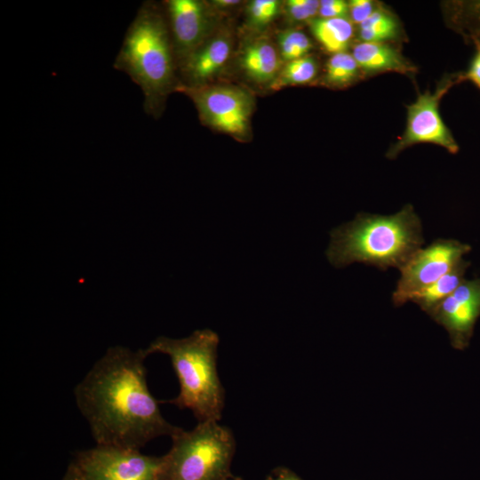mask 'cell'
Returning <instances> with one entry per match:
<instances>
[{
  "instance_id": "f1b7e54d",
  "label": "cell",
  "mask_w": 480,
  "mask_h": 480,
  "mask_svg": "<svg viewBox=\"0 0 480 480\" xmlns=\"http://www.w3.org/2000/svg\"><path fill=\"white\" fill-rule=\"evenodd\" d=\"M240 2L237 0H215L212 2V4L220 8L231 7L236 4H238Z\"/></svg>"
},
{
  "instance_id": "7a4b0ae2",
  "label": "cell",
  "mask_w": 480,
  "mask_h": 480,
  "mask_svg": "<svg viewBox=\"0 0 480 480\" xmlns=\"http://www.w3.org/2000/svg\"><path fill=\"white\" fill-rule=\"evenodd\" d=\"M424 242L421 221L413 206L392 215L358 213L331 232L329 262L342 268L354 262L400 269Z\"/></svg>"
},
{
  "instance_id": "e0dca14e",
  "label": "cell",
  "mask_w": 480,
  "mask_h": 480,
  "mask_svg": "<svg viewBox=\"0 0 480 480\" xmlns=\"http://www.w3.org/2000/svg\"><path fill=\"white\" fill-rule=\"evenodd\" d=\"M315 38L332 53L347 52L356 34L355 25L348 18H316L309 23Z\"/></svg>"
},
{
  "instance_id": "7c38bea8",
  "label": "cell",
  "mask_w": 480,
  "mask_h": 480,
  "mask_svg": "<svg viewBox=\"0 0 480 480\" xmlns=\"http://www.w3.org/2000/svg\"><path fill=\"white\" fill-rule=\"evenodd\" d=\"M351 54L363 76L396 72L413 78L417 72V67L403 54L397 44L356 42Z\"/></svg>"
},
{
  "instance_id": "4316f807",
  "label": "cell",
  "mask_w": 480,
  "mask_h": 480,
  "mask_svg": "<svg viewBox=\"0 0 480 480\" xmlns=\"http://www.w3.org/2000/svg\"><path fill=\"white\" fill-rule=\"evenodd\" d=\"M265 480H303L296 473L285 467H277Z\"/></svg>"
},
{
  "instance_id": "ba28073f",
  "label": "cell",
  "mask_w": 480,
  "mask_h": 480,
  "mask_svg": "<svg viewBox=\"0 0 480 480\" xmlns=\"http://www.w3.org/2000/svg\"><path fill=\"white\" fill-rule=\"evenodd\" d=\"M470 250L468 244L442 238L417 250L399 269L401 276L392 295L394 304L406 303L411 294L451 271Z\"/></svg>"
},
{
  "instance_id": "5b68a950",
  "label": "cell",
  "mask_w": 480,
  "mask_h": 480,
  "mask_svg": "<svg viewBox=\"0 0 480 480\" xmlns=\"http://www.w3.org/2000/svg\"><path fill=\"white\" fill-rule=\"evenodd\" d=\"M163 455L162 480H228L236 451L232 431L216 420L198 421L181 428Z\"/></svg>"
},
{
  "instance_id": "8992f818",
  "label": "cell",
  "mask_w": 480,
  "mask_h": 480,
  "mask_svg": "<svg viewBox=\"0 0 480 480\" xmlns=\"http://www.w3.org/2000/svg\"><path fill=\"white\" fill-rule=\"evenodd\" d=\"M463 71L445 74L433 92H419L416 100L406 105V125L398 140L389 146L386 157L393 160L404 149L420 143L440 146L457 154L460 146L440 114V102L456 84L463 83Z\"/></svg>"
},
{
  "instance_id": "3957f363",
  "label": "cell",
  "mask_w": 480,
  "mask_h": 480,
  "mask_svg": "<svg viewBox=\"0 0 480 480\" xmlns=\"http://www.w3.org/2000/svg\"><path fill=\"white\" fill-rule=\"evenodd\" d=\"M176 62L164 16L155 4L143 3L125 33L113 67L141 89L148 114L159 116L168 94L179 88Z\"/></svg>"
},
{
  "instance_id": "5bb4252c",
  "label": "cell",
  "mask_w": 480,
  "mask_h": 480,
  "mask_svg": "<svg viewBox=\"0 0 480 480\" xmlns=\"http://www.w3.org/2000/svg\"><path fill=\"white\" fill-rule=\"evenodd\" d=\"M278 53L271 42L260 38L244 47L240 65L252 80L272 84L280 72L281 60Z\"/></svg>"
},
{
  "instance_id": "ffe728a7",
  "label": "cell",
  "mask_w": 480,
  "mask_h": 480,
  "mask_svg": "<svg viewBox=\"0 0 480 480\" xmlns=\"http://www.w3.org/2000/svg\"><path fill=\"white\" fill-rule=\"evenodd\" d=\"M318 63L312 56H306L286 63L271 84L273 89L288 85L306 84L314 81L318 73Z\"/></svg>"
},
{
  "instance_id": "7402d4cb",
  "label": "cell",
  "mask_w": 480,
  "mask_h": 480,
  "mask_svg": "<svg viewBox=\"0 0 480 480\" xmlns=\"http://www.w3.org/2000/svg\"><path fill=\"white\" fill-rule=\"evenodd\" d=\"M276 0H253L247 7L248 24L253 28H262L270 23L279 12Z\"/></svg>"
},
{
  "instance_id": "9a60e30c",
  "label": "cell",
  "mask_w": 480,
  "mask_h": 480,
  "mask_svg": "<svg viewBox=\"0 0 480 480\" xmlns=\"http://www.w3.org/2000/svg\"><path fill=\"white\" fill-rule=\"evenodd\" d=\"M446 26L468 44H480V0H452L441 4Z\"/></svg>"
},
{
  "instance_id": "44dd1931",
  "label": "cell",
  "mask_w": 480,
  "mask_h": 480,
  "mask_svg": "<svg viewBox=\"0 0 480 480\" xmlns=\"http://www.w3.org/2000/svg\"><path fill=\"white\" fill-rule=\"evenodd\" d=\"M277 44L279 55L286 62L308 56L313 48L310 38L303 31L296 28L279 33Z\"/></svg>"
},
{
  "instance_id": "d6986e66",
  "label": "cell",
  "mask_w": 480,
  "mask_h": 480,
  "mask_svg": "<svg viewBox=\"0 0 480 480\" xmlns=\"http://www.w3.org/2000/svg\"><path fill=\"white\" fill-rule=\"evenodd\" d=\"M362 77V72L351 52H343L332 54L328 59L323 82L330 87L344 88Z\"/></svg>"
},
{
  "instance_id": "f546056e",
  "label": "cell",
  "mask_w": 480,
  "mask_h": 480,
  "mask_svg": "<svg viewBox=\"0 0 480 480\" xmlns=\"http://www.w3.org/2000/svg\"><path fill=\"white\" fill-rule=\"evenodd\" d=\"M228 480H243L242 478L240 477H237V476H232L230 478H228Z\"/></svg>"
},
{
  "instance_id": "52a82bcc",
  "label": "cell",
  "mask_w": 480,
  "mask_h": 480,
  "mask_svg": "<svg viewBox=\"0 0 480 480\" xmlns=\"http://www.w3.org/2000/svg\"><path fill=\"white\" fill-rule=\"evenodd\" d=\"M163 456L96 444L78 452L70 465L84 480H162Z\"/></svg>"
},
{
  "instance_id": "603a6c76",
  "label": "cell",
  "mask_w": 480,
  "mask_h": 480,
  "mask_svg": "<svg viewBox=\"0 0 480 480\" xmlns=\"http://www.w3.org/2000/svg\"><path fill=\"white\" fill-rule=\"evenodd\" d=\"M319 6L317 0H288L284 4V12L291 21L309 24L318 17Z\"/></svg>"
},
{
  "instance_id": "484cf974",
  "label": "cell",
  "mask_w": 480,
  "mask_h": 480,
  "mask_svg": "<svg viewBox=\"0 0 480 480\" xmlns=\"http://www.w3.org/2000/svg\"><path fill=\"white\" fill-rule=\"evenodd\" d=\"M475 54L472 57L468 68L463 71V79L469 81L480 89V44H474Z\"/></svg>"
},
{
  "instance_id": "30bf717a",
  "label": "cell",
  "mask_w": 480,
  "mask_h": 480,
  "mask_svg": "<svg viewBox=\"0 0 480 480\" xmlns=\"http://www.w3.org/2000/svg\"><path fill=\"white\" fill-rule=\"evenodd\" d=\"M165 5L173 51L180 68L209 39L213 20L206 4L199 0H170Z\"/></svg>"
},
{
  "instance_id": "ac0fdd59",
  "label": "cell",
  "mask_w": 480,
  "mask_h": 480,
  "mask_svg": "<svg viewBox=\"0 0 480 480\" xmlns=\"http://www.w3.org/2000/svg\"><path fill=\"white\" fill-rule=\"evenodd\" d=\"M469 262L464 259L451 271L444 275L435 283L413 292L408 301H412L424 311L430 314L445 298L452 294L465 280V274Z\"/></svg>"
},
{
  "instance_id": "2e32d148",
  "label": "cell",
  "mask_w": 480,
  "mask_h": 480,
  "mask_svg": "<svg viewBox=\"0 0 480 480\" xmlns=\"http://www.w3.org/2000/svg\"><path fill=\"white\" fill-rule=\"evenodd\" d=\"M357 42L398 44L406 39L399 18L380 3L372 15L356 29Z\"/></svg>"
},
{
  "instance_id": "6da1fadb",
  "label": "cell",
  "mask_w": 480,
  "mask_h": 480,
  "mask_svg": "<svg viewBox=\"0 0 480 480\" xmlns=\"http://www.w3.org/2000/svg\"><path fill=\"white\" fill-rule=\"evenodd\" d=\"M144 349L108 348L74 388L76 406L100 445L140 450L181 428L162 415L149 391Z\"/></svg>"
},
{
  "instance_id": "cb8c5ba5",
  "label": "cell",
  "mask_w": 480,
  "mask_h": 480,
  "mask_svg": "<svg viewBox=\"0 0 480 480\" xmlns=\"http://www.w3.org/2000/svg\"><path fill=\"white\" fill-rule=\"evenodd\" d=\"M348 4V18L354 25L364 22L375 11L380 2L372 0H350Z\"/></svg>"
},
{
  "instance_id": "d4e9b609",
  "label": "cell",
  "mask_w": 480,
  "mask_h": 480,
  "mask_svg": "<svg viewBox=\"0 0 480 480\" xmlns=\"http://www.w3.org/2000/svg\"><path fill=\"white\" fill-rule=\"evenodd\" d=\"M318 17L324 19L348 18V4L343 0H322L320 1Z\"/></svg>"
},
{
  "instance_id": "8fae6325",
  "label": "cell",
  "mask_w": 480,
  "mask_h": 480,
  "mask_svg": "<svg viewBox=\"0 0 480 480\" xmlns=\"http://www.w3.org/2000/svg\"><path fill=\"white\" fill-rule=\"evenodd\" d=\"M429 315L445 327L455 348L468 346L480 316V277L463 280Z\"/></svg>"
},
{
  "instance_id": "83f0119b",
  "label": "cell",
  "mask_w": 480,
  "mask_h": 480,
  "mask_svg": "<svg viewBox=\"0 0 480 480\" xmlns=\"http://www.w3.org/2000/svg\"><path fill=\"white\" fill-rule=\"evenodd\" d=\"M61 480H84L78 472L69 464L63 478Z\"/></svg>"
},
{
  "instance_id": "9c48e42d",
  "label": "cell",
  "mask_w": 480,
  "mask_h": 480,
  "mask_svg": "<svg viewBox=\"0 0 480 480\" xmlns=\"http://www.w3.org/2000/svg\"><path fill=\"white\" fill-rule=\"evenodd\" d=\"M201 119L212 128L231 135L247 131L252 110V96L236 86L185 87Z\"/></svg>"
},
{
  "instance_id": "4fadbf2b",
  "label": "cell",
  "mask_w": 480,
  "mask_h": 480,
  "mask_svg": "<svg viewBox=\"0 0 480 480\" xmlns=\"http://www.w3.org/2000/svg\"><path fill=\"white\" fill-rule=\"evenodd\" d=\"M230 52L231 42L226 36H216L206 40L180 66L187 87L204 86L228 61Z\"/></svg>"
},
{
  "instance_id": "277c9868",
  "label": "cell",
  "mask_w": 480,
  "mask_h": 480,
  "mask_svg": "<svg viewBox=\"0 0 480 480\" xmlns=\"http://www.w3.org/2000/svg\"><path fill=\"white\" fill-rule=\"evenodd\" d=\"M219 342L215 332L202 329L182 339L159 336L144 348L147 356L162 353L170 357L180 391L168 403L190 410L197 421H219L224 408L225 392L217 370Z\"/></svg>"
}]
</instances>
